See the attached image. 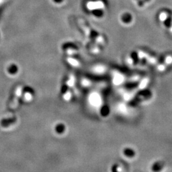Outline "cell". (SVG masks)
<instances>
[{
	"label": "cell",
	"mask_w": 172,
	"mask_h": 172,
	"mask_svg": "<svg viewBox=\"0 0 172 172\" xmlns=\"http://www.w3.org/2000/svg\"><path fill=\"white\" fill-rule=\"evenodd\" d=\"M80 24L84 29V30L87 32V33H88V34H89L92 38H93L95 40H97L98 42H100V43H103V42L104 41V40H103L102 36L99 35V34L96 32L93 31V30H91L89 28V27L86 25V22L83 20V19H80Z\"/></svg>",
	"instance_id": "6da1fadb"
},
{
	"label": "cell",
	"mask_w": 172,
	"mask_h": 172,
	"mask_svg": "<svg viewBox=\"0 0 172 172\" xmlns=\"http://www.w3.org/2000/svg\"><path fill=\"white\" fill-rule=\"evenodd\" d=\"M87 9L90 10H94L98 9H103L105 7V4L101 0L96 1H89L87 4Z\"/></svg>",
	"instance_id": "7a4b0ae2"
},
{
	"label": "cell",
	"mask_w": 172,
	"mask_h": 172,
	"mask_svg": "<svg viewBox=\"0 0 172 172\" xmlns=\"http://www.w3.org/2000/svg\"><path fill=\"white\" fill-rule=\"evenodd\" d=\"M122 21L125 23H129L131 21V16L129 14H124L122 17Z\"/></svg>",
	"instance_id": "3957f363"
},
{
	"label": "cell",
	"mask_w": 172,
	"mask_h": 172,
	"mask_svg": "<svg viewBox=\"0 0 172 172\" xmlns=\"http://www.w3.org/2000/svg\"><path fill=\"white\" fill-rule=\"evenodd\" d=\"M168 18V13L166 12V11H162V12L160 13L159 15V19L161 21L164 22Z\"/></svg>",
	"instance_id": "277c9868"
},
{
	"label": "cell",
	"mask_w": 172,
	"mask_h": 172,
	"mask_svg": "<svg viewBox=\"0 0 172 172\" xmlns=\"http://www.w3.org/2000/svg\"><path fill=\"white\" fill-rule=\"evenodd\" d=\"M124 154L128 156V157H132L134 155H135V152L132 150V149H130V148H126L124 150Z\"/></svg>",
	"instance_id": "5b68a950"
},
{
	"label": "cell",
	"mask_w": 172,
	"mask_h": 172,
	"mask_svg": "<svg viewBox=\"0 0 172 172\" xmlns=\"http://www.w3.org/2000/svg\"><path fill=\"white\" fill-rule=\"evenodd\" d=\"M24 99H26V100L27 101H29L32 98V94H30L29 93H26L25 94H24Z\"/></svg>",
	"instance_id": "8992f818"
},
{
	"label": "cell",
	"mask_w": 172,
	"mask_h": 172,
	"mask_svg": "<svg viewBox=\"0 0 172 172\" xmlns=\"http://www.w3.org/2000/svg\"><path fill=\"white\" fill-rule=\"evenodd\" d=\"M54 1L55 3H61V2H62V1H63V0H54Z\"/></svg>",
	"instance_id": "52a82bcc"
},
{
	"label": "cell",
	"mask_w": 172,
	"mask_h": 172,
	"mask_svg": "<svg viewBox=\"0 0 172 172\" xmlns=\"http://www.w3.org/2000/svg\"><path fill=\"white\" fill-rule=\"evenodd\" d=\"M5 1V0H0V5H1V4H2L4 1Z\"/></svg>",
	"instance_id": "ba28073f"
}]
</instances>
